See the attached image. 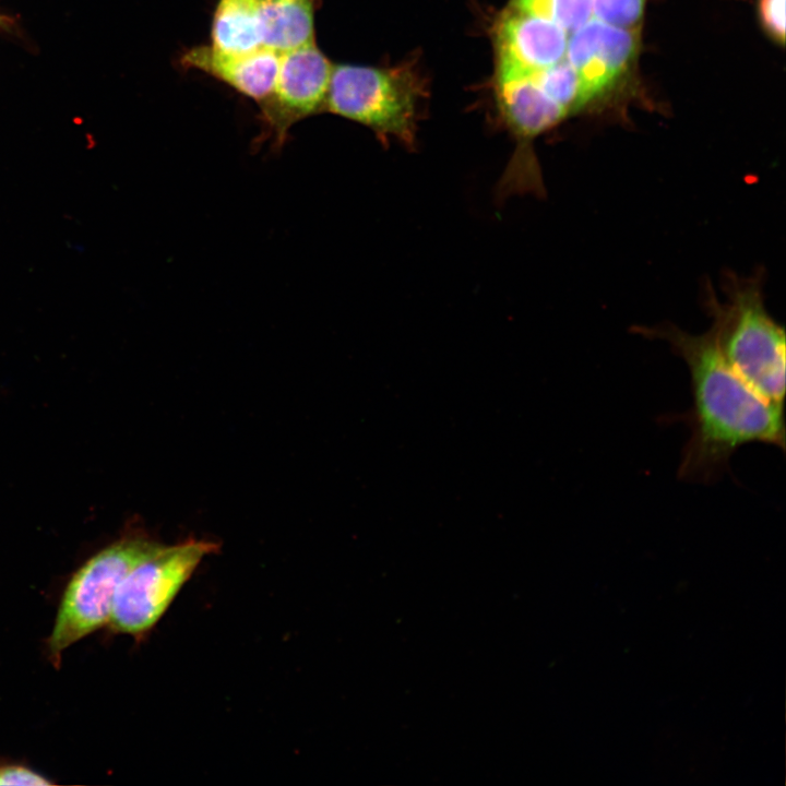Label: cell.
Instances as JSON below:
<instances>
[{
	"label": "cell",
	"instance_id": "obj_1",
	"mask_svg": "<svg viewBox=\"0 0 786 786\" xmlns=\"http://www.w3.org/2000/svg\"><path fill=\"white\" fill-rule=\"evenodd\" d=\"M647 338L667 342L690 373L692 406L682 420L690 436L683 446L678 476L710 484L728 468L742 445L761 442L785 449L784 406L770 403L729 366L711 330L688 333L672 323L632 329Z\"/></svg>",
	"mask_w": 786,
	"mask_h": 786
},
{
	"label": "cell",
	"instance_id": "obj_2",
	"mask_svg": "<svg viewBox=\"0 0 786 786\" xmlns=\"http://www.w3.org/2000/svg\"><path fill=\"white\" fill-rule=\"evenodd\" d=\"M761 273L723 277L725 301L705 287L704 306L718 349L734 371L759 395L784 406L785 331L764 303Z\"/></svg>",
	"mask_w": 786,
	"mask_h": 786
},
{
	"label": "cell",
	"instance_id": "obj_3",
	"mask_svg": "<svg viewBox=\"0 0 786 786\" xmlns=\"http://www.w3.org/2000/svg\"><path fill=\"white\" fill-rule=\"evenodd\" d=\"M157 545L146 533L130 532L90 558L72 575L46 641L53 666L59 667L68 647L108 624L122 579Z\"/></svg>",
	"mask_w": 786,
	"mask_h": 786
},
{
	"label": "cell",
	"instance_id": "obj_4",
	"mask_svg": "<svg viewBox=\"0 0 786 786\" xmlns=\"http://www.w3.org/2000/svg\"><path fill=\"white\" fill-rule=\"evenodd\" d=\"M419 92L418 79L408 69L333 66L324 111L412 146Z\"/></svg>",
	"mask_w": 786,
	"mask_h": 786
},
{
	"label": "cell",
	"instance_id": "obj_5",
	"mask_svg": "<svg viewBox=\"0 0 786 786\" xmlns=\"http://www.w3.org/2000/svg\"><path fill=\"white\" fill-rule=\"evenodd\" d=\"M218 551L211 540L189 539L158 544L136 562L115 594L109 628L117 633L145 636L160 620L202 560Z\"/></svg>",
	"mask_w": 786,
	"mask_h": 786
},
{
	"label": "cell",
	"instance_id": "obj_6",
	"mask_svg": "<svg viewBox=\"0 0 786 786\" xmlns=\"http://www.w3.org/2000/svg\"><path fill=\"white\" fill-rule=\"evenodd\" d=\"M333 66L315 41L281 53L272 93L259 104L262 140L279 150L290 128L324 111Z\"/></svg>",
	"mask_w": 786,
	"mask_h": 786
},
{
	"label": "cell",
	"instance_id": "obj_7",
	"mask_svg": "<svg viewBox=\"0 0 786 786\" xmlns=\"http://www.w3.org/2000/svg\"><path fill=\"white\" fill-rule=\"evenodd\" d=\"M568 39L555 22L510 8L497 26L498 76L533 75L562 61Z\"/></svg>",
	"mask_w": 786,
	"mask_h": 786
},
{
	"label": "cell",
	"instance_id": "obj_8",
	"mask_svg": "<svg viewBox=\"0 0 786 786\" xmlns=\"http://www.w3.org/2000/svg\"><path fill=\"white\" fill-rule=\"evenodd\" d=\"M636 47L634 31L596 17L574 31L568 39L565 55L567 61L596 97L627 72Z\"/></svg>",
	"mask_w": 786,
	"mask_h": 786
},
{
	"label": "cell",
	"instance_id": "obj_9",
	"mask_svg": "<svg viewBox=\"0 0 786 786\" xmlns=\"http://www.w3.org/2000/svg\"><path fill=\"white\" fill-rule=\"evenodd\" d=\"M179 61L186 70L202 71L260 104L273 91L281 53L259 48L236 55L199 45L186 50Z\"/></svg>",
	"mask_w": 786,
	"mask_h": 786
},
{
	"label": "cell",
	"instance_id": "obj_10",
	"mask_svg": "<svg viewBox=\"0 0 786 786\" xmlns=\"http://www.w3.org/2000/svg\"><path fill=\"white\" fill-rule=\"evenodd\" d=\"M314 0H262V47L284 53L315 41Z\"/></svg>",
	"mask_w": 786,
	"mask_h": 786
},
{
	"label": "cell",
	"instance_id": "obj_11",
	"mask_svg": "<svg viewBox=\"0 0 786 786\" xmlns=\"http://www.w3.org/2000/svg\"><path fill=\"white\" fill-rule=\"evenodd\" d=\"M262 0H218L211 23L213 48L227 53H248L262 47Z\"/></svg>",
	"mask_w": 786,
	"mask_h": 786
},
{
	"label": "cell",
	"instance_id": "obj_12",
	"mask_svg": "<svg viewBox=\"0 0 786 786\" xmlns=\"http://www.w3.org/2000/svg\"><path fill=\"white\" fill-rule=\"evenodd\" d=\"M533 78L568 114L579 110L595 98L577 71L564 59L533 74Z\"/></svg>",
	"mask_w": 786,
	"mask_h": 786
},
{
	"label": "cell",
	"instance_id": "obj_13",
	"mask_svg": "<svg viewBox=\"0 0 786 786\" xmlns=\"http://www.w3.org/2000/svg\"><path fill=\"white\" fill-rule=\"evenodd\" d=\"M512 7L555 22L562 28L575 31L592 14V0H513Z\"/></svg>",
	"mask_w": 786,
	"mask_h": 786
},
{
	"label": "cell",
	"instance_id": "obj_14",
	"mask_svg": "<svg viewBox=\"0 0 786 786\" xmlns=\"http://www.w3.org/2000/svg\"><path fill=\"white\" fill-rule=\"evenodd\" d=\"M597 19L631 28L642 17L645 0H592Z\"/></svg>",
	"mask_w": 786,
	"mask_h": 786
},
{
	"label": "cell",
	"instance_id": "obj_15",
	"mask_svg": "<svg viewBox=\"0 0 786 786\" xmlns=\"http://www.w3.org/2000/svg\"><path fill=\"white\" fill-rule=\"evenodd\" d=\"M51 783L46 776L26 765L0 764V786H38Z\"/></svg>",
	"mask_w": 786,
	"mask_h": 786
},
{
	"label": "cell",
	"instance_id": "obj_16",
	"mask_svg": "<svg viewBox=\"0 0 786 786\" xmlns=\"http://www.w3.org/2000/svg\"><path fill=\"white\" fill-rule=\"evenodd\" d=\"M760 17L767 33L779 44L785 40V0H760Z\"/></svg>",
	"mask_w": 786,
	"mask_h": 786
},
{
	"label": "cell",
	"instance_id": "obj_17",
	"mask_svg": "<svg viewBox=\"0 0 786 786\" xmlns=\"http://www.w3.org/2000/svg\"><path fill=\"white\" fill-rule=\"evenodd\" d=\"M7 22H8V19L0 14V25H4Z\"/></svg>",
	"mask_w": 786,
	"mask_h": 786
}]
</instances>
